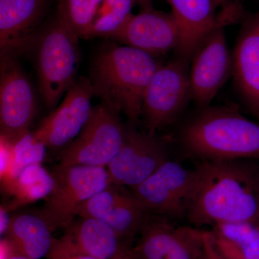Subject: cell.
I'll use <instances>...</instances> for the list:
<instances>
[{"label":"cell","mask_w":259,"mask_h":259,"mask_svg":"<svg viewBox=\"0 0 259 259\" xmlns=\"http://www.w3.org/2000/svg\"><path fill=\"white\" fill-rule=\"evenodd\" d=\"M136 0H104L92 26L90 38L110 39L134 16L132 9Z\"/></svg>","instance_id":"obj_22"},{"label":"cell","mask_w":259,"mask_h":259,"mask_svg":"<svg viewBox=\"0 0 259 259\" xmlns=\"http://www.w3.org/2000/svg\"><path fill=\"white\" fill-rule=\"evenodd\" d=\"M188 61L175 57L155 73L145 92L141 117L150 132L175 123L192 100Z\"/></svg>","instance_id":"obj_7"},{"label":"cell","mask_w":259,"mask_h":259,"mask_svg":"<svg viewBox=\"0 0 259 259\" xmlns=\"http://www.w3.org/2000/svg\"><path fill=\"white\" fill-rule=\"evenodd\" d=\"M120 187L112 184L105 190L87 199L76 210V217L94 218L103 221L128 192L119 190Z\"/></svg>","instance_id":"obj_24"},{"label":"cell","mask_w":259,"mask_h":259,"mask_svg":"<svg viewBox=\"0 0 259 259\" xmlns=\"http://www.w3.org/2000/svg\"><path fill=\"white\" fill-rule=\"evenodd\" d=\"M94 90L90 78L80 76L63 101L32 134L51 152L59 154L79 136L91 117Z\"/></svg>","instance_id":"obj_12"},{"label":"cell","mask_w":259,"mask_h":259,"mask_svg":"<svg viewBox=\"0 0 259 259\" xmlns=\"http://www.w3.org/2000/svg\"><path fill=\"white\" fill-rule=\"evenodd\" d=\"M92 6L93 7L94 10L96 12V14L98 10L100 9V6H101L102 3L104 0H90Z\"/></svg>","instance_id":"obj_29"},{"label":"cell","mask_w":259,"mask_h":259,"mask_svg":"<svg viewBox=\"0 0 259 259\" xmlns=\"http://www.w3.org/2000/svg\"><path fill=\"white\" fill-rule=\"evenodd\" d=\"M232 53L227 44L225 25L213 29L190 61L192 100L197 107L208 106L232 76Z\"/></svg>","instance_id":"obj_13"},{"label":"cell","mask_w":259,"mask_h":259,"mask_svg":"<svg viewBox=\"0 0 259 259\" xmlns=\"http://www.w3.org/2000/svg\"><path fill=\"white\" fill-rule=\"evenodd\" d=\"M111 259H134V258L130 253V248L125 245H122Z\"/></svg>","instance_id":"obj_27"},{"label":"cell","mask_w":259,"mask_h":259,"mask_svg":"<svg viewBox=\"0 0 259 259\" xmlns=\"http://www.w3.org/2000/svg\"><path fill=\"white\" fill-rule=\"evenodd\" d=\"M9 259H31L27 258V257L23 256V255L15 254L10 257Z\"/></svg>","instance_id":"obj_31"},{"label":"cell","mask_w":259,"mask_h":259,"mask_svg":"<svg viewBox=\"0 0 259 259\" xmlns=\"http://www.w3.org/2000/svg\"><path fill=\"white\" fill-rule=\"evenodd\" d=\"M0 131L13 144L28 134L36 112L30 79L14 56H0Z\"/></svg>","instance_id":"obj_10"},{"label":"cell","mask_w":259,"mask_h":259,"mask_svg":"<svg viewBox=\"0 0 259 259\" xmlns=\"http://www.w3.org/2000/svg\"><path fill=\"white\" fill-rule=\"evenodd\" d=\"M167 160L166 146L155 133L141 131L128 121L122 146L107 168L113 185L133 189L147 180Z\"/></svg>","instance_id":"obj_11"},{"label":"cell","mask_w":259,"mask_h":259,"mask_svg":"<svg viewBox=\"0 0 259 259\" xmlns=\"http://www.w3.org/2000/svg\"><path fill=\"white\" fill-rule=\"evenodd\" d=\"M184 156L199 161H259V122L226 106L197 107L177 131Z\"/></svg>","instance_id":"obj_2"},{"label":"cell","mask_w":259,"mask_h":259,"mask_svg":"<svg viewBox=\"0 0 259 259\" xmlns=\"http://www.w3.org/2000/svg\"><path fill=\"white\" fill-rule=\"evenodd\" d=\"M150 214L130 192L102 221L113 230L122 245L131 248Z\"/></svg>","instance_id":"obj_21"},{"label":"cell","mask_w":259,"mask_h":259,"mask_svg":"<svg viewBox=\"0 0 259 259\" xmlns=\"http://www.w3.org/2000/svg\"><path fill=\"white\" fill-rule=\"evenodd\" d=\"M218 244L233 259H259V226L250 223L214 226Z\"/></svg>","instance_id":"obj_20"},{"label":"cell","mask_w":259,"mask_h":259,"mask_svg":"<svg viewBox=\"0 0 259 259\" xmlns=\"http://www.w3.org/2000/svg\"><path fill=\"white\" fill-rule=\"evenodd\" d=\"M204 233L150 214L130 253L134 259H206Z\"/></svg>","instance_id":"obj_9"},{"label":"cell","mask_w":259,"mask_h":259,"mask_svg":"<svg viewBox=\"0 0 259 259\" xmlns=\"http://www.w3.org/2000/svg\"><path fill=\"white\" fill-rule=\"evenodd\" d=\"M0 233H1V236L4 237L5 233H6L7 231H8V227H9L10 219L11 218L9 217V214H8V211L5 209L4 207L2 206L1 209H0Z\"/></svg>","instance_id":"obj_26"},{"label":"cell","mask_w":259,"mask_h":259,"mask_svg":"<svg viewBox=\"0 0 259 259\" xmlns=\"http://www.w3.org/2000/svg\"><path fill=\"white\" fill-rule=\"evenodd\" d=\"M196 182L195 168L167 160L131 192L151 214L177 219L187 215Z\"/></svg>","instance_id":"obj_8"},{"label":"cell","mask_w":259,"mask_h":259,"mask_svg":"<svg viewBox=\"0 0 259 259\" xmlns=\"http://www.w3.org/2000/svg\"><path fill=\"white\" fill-rule=\"evenodd\" d=\"M56 14L79 38H90L96 12L90 0H59Z\"/></svg>","instance_id":"obj_23"},{"label":"cell","mask_w":259,"mask_h":259,"mask_svg":"<svg viewBox=\"0 0 259 259\" xmlns=\"http://www.w3.org/2000/svg\"><path fill=\"white\" fill-rule=\"evenodd\" d=\"M137 4L139 5L141 10H147L152 9V0H136Z\"/></svg>","instance_id":"obj_28"},{"label":"cell","mask_w":259,"mask_h":259,"mask_svg":"<svg viewBox=\"0 0 259 259\" xmlns=\"http://www.w3.org/2000/svg\"><path fill=\"white\" fill-rule=\"evenodd\" d=\"M176 20L180 40L176 57L190 63L207 35L218 25L231 22L216 14L219 4L226 0H167Z\"/></svg>","instance_id":"obj_18"},{"label":"cell","mask_w":259,"mask_h":259,"mask_svg":"<svg viewBox=\"0 0 259 259\" xmlns=\"http://www.w3.org/2000/svg\"><path fill=\"white\" fill-rule=\"evenodd\" d=\"M197 182L187 209L196 227L250 223L259 226V195L254 163L244 160L199 161Z\"/></svg>","instance_id":"obj_1"},{"label":"cell","mask_w":259,"mask_h":259,"mask_svg":"<svg viewBox=\"0 0 259 259\" xmlns=\"http://www.w3.org/2000/svg\"><path fill=\"white\" fill-rule=\"evenodd\" d=\"M235 88L259 122V10L247 14L232 52Z\"/></svg>","instance_id":"obj_16"},{"label":"cell","mask_w":259,"mask_h":259,"mask_svg":"<svg viewBox=\"0 0 259 259\" xmlns=\"http://www.w3.org/2000/svg\"><path fill=\"white\" fill-rule=\"evenodd\" d=\"M121 112L101 102L74 141L58 154L62 166L106 167L118 153L125 139Z\"/></svg>","instance_id":"obj_6"},{"label":"cell","mask_w":259,"mask_h":259,"mask_svg":"<svg viewBox=\"0 0 259 259\" xmlns=\"http://www.w3.org/2000/svg\"><path fill=\"white\" fill-rule=\"evenodd\" d=\"M79 38L57 14L37 32L32 46L39 91L49 110L56 108L77 80Z\"/></svg>","instance_id":"obj_4"},{"label":"cell","mask_w":259,"mask_h":259,"mask_svg":"<svg viewBox=\"0 0 259 259\" xmlns=\"http://www.w3.org/2000/svg\"><path fill=\"white\" fill-rule=\"evenodd\" d=\"M61 259H97L93 258V257L85 256V255H79V256L69 257V258H65Z\"/></svg>","instance_id":"obj_30"},{"label":"cell","mask_w":259,"mask_h":259,"mask_svg":"<svg viewBox=\"0 0 259 259\" xmlns=\"http://www.w3.org/2000/svg\"><path fill=\"white\" fill-rule=\"evenodd\" d=\"M50 227L37 213H20L12 216L4 238L15 254L31 259L47 257L54 238Z\"/></svg>","instance_id":"obj_19"},{"label":"cell","mask_w":259,"mask_h":259,"mask_svg":"<svg viewBox=\"0 0 259 259\" xmlns=\"http://www.w3.org/2000/svg\"><path fill=\"white\" fill-rule=\"evenodd\" d=\"M49 0H0V56H14L33 45Z\"/></svg>","instance_id":"obj_17"},{"label":"cell","mask_w":259,"mask_h":259,"mask_svg":"<svg viewBox=\"0 0 259 259\" xmlns=\"http://www.w3.org/2000/svg\"><path fill=\"white\" fill-rule=\"evenodd\" d=\"M51 176L54 187L38 214L53 232L65 229L76 218L83 202L112 184L106 167L59 164Z\"/></svg>","instance_id":"obj_5"},{"label":"cell","mask_w":259,"mask_h":259,"mask_svg":"<svg viewBox=\"0 0 259 259\" xmlns=\"http://www.w3.org/2000/svg\"><path fill=\"white\" fill-rule=\"evenodd\" d=\"M122 245L113 230L104 221L78 217L65 228L60 238H54L47 258L61 259L85 255L111 259Z\"/></svg>","instance_id":"obj_15"},{"label":"cell","mask_w":259,"mask_h":259,"mask_svg":"<svg viewBox=\"0 0 259 259\" xmlns=\"http://www.w3.org/2000/svg\"><path fill=\"white\" fill-rule=\"evenodd\" d=\"M163 65L147 53L110 42L101 48L90 65L95 97L125 114L136 124L141 117L146 88Z\"/></svg>","instance_id":"obj_3"},{"label":"cell","mask_w":259,"mask_h":259,"mask_svg":"<svg viewBox=\"0 0 259 259\" xmlns=\"http://www.w3.org/2000/svg\"><path fill=\"white\" fill-rule=\"evenodd\" d=\"M110 40L158 58L176 50L180 35L171 12L165 13L153 8L134 15Z\"/></svg>","instance_id":"obj_14"},{"label":"cell","mask_w":259,"mask_h":259,"mask_svg":"<svg viewBox=\"0 0 259 259\" xmlns=\"http://www.w3.org/2000/svg\"><path fill=\"white\" fill-rule=\"evenodd\" d=\"M204 236L206 259H233L223 251L212 231H204Z\"/></svg>","instance_id":"obj_25"}]
</instances>
